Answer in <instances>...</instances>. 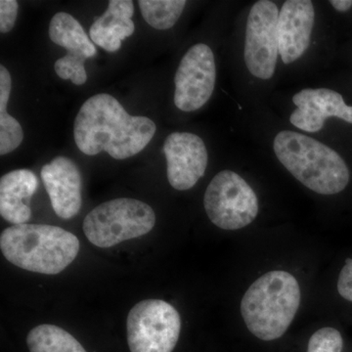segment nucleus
I'll return each mask as SVG.
<instances>
[{
    "instance_id": "f257e3e1",
    "label": "nucleus",
    "mask_w": 352,
    "mask_h": 352,
    "mask_svg": "<svg viewBox=\"0 0 352 352\" xmlns=\"http://www.w3.org/2000/svg\"><path fill=\"white\" fill-rule=\"evenodd\" d=\"M280 1L256 0L239 11L236 21V68L239 89L261 103L280 80L277 24Z\"/></svg>"
},
{
    "instance_id": "f03ea898",
    "label": "nucleus",
    "mask_w": 352,
    "mask_h": 352,
    "mask_svg": "<svg viewBox=\"0 0 352 352\" xmlns=\"http://www.w3.org/2000/svg\"><path fill=\"white\" fill-rule=\"evenodd\" d=\"M156 131L151 119L129 115L115 97L106 94L88 98L74 124V138L80 152L95 156L105 151L116 160L138 155Z\"/></svg>"
},
{
    "instance_id": "7ed1b4c3",
    "label": "nucleus",
    "mask_w": 352,
    "mask_h": 352,
    "mask_svg": "<svg viewBox=\"0 0 352 352\" xmlns=\"http://www.w3.org/2000/svg\"><path fill=\"white\" fill-rule=\"evenodd\" d=\"M268 144L278 163L310 191L332 196L349 185L346 162L321 138L282 126L271 132Z\"/></svg>"
},
{
    "instance_id": "20e7f679",
    "label": "nucleus",
    "mask_w": 352,
    "mask_h": 352,
    "mask_svg": "<svg viewBox=\"0 0 352 352\" xmlns=\"http://www.w3.org/2000/svg\"><path fill=\"white\" fill-rule=\"evenodd\" d=\"M80 247L73 233L48 224H18L0 235V250L9 263L41 274L62 272L75 261Z\"/></svg>"
},
{
    "instance_id": "39448f33",
    "label": "nucleus",
    "mask_w": 352,
    "mask_h": 352,
    "mask_svg": "<svg viewBox=\"0 0 352 352\" xmlns=\"http://www.w3.org/2000/svg\"><path fill=\"white\" fill-rule=\"evenodd\" d=\"M322 25L320 2L280 1L277 24L280 80L300 78L320 69Z\"/></svg>"
},
{
    "instance_id": "423d86ee",
    "label": "nucleus",
    "mask_w": 352,
    "mask_h": 352,
    "mask_svg": "<svg viewBox=\"0 0 352 352\" xmlns=\"http://www.w3.org/2000/svg\"><path fill=\"white\" fill-rule=\"evenodd\" d=\"M300 298V285L291 273L270 271L245 292L241 314L250 332L259 340H277L295 318Z\"/></svg>"
},
{
    "instance_id": "0eeeda50",
    "label": "nucleus",
    "mask_w": 352,
    "mask_h": 352,
    "mask_svg": "<svg viewBox=\"0 0 352 352\" xmlns=\"http://www.w3.org/2000/svg\"><path fill=\"white\" fill-rule=\"evenodd\" d=\"M156 214L144 201L120 198L94 208L83 220V232L91 244L111 248L146 235L154 228Z\"/></svg>"
},
{
    "instance_id": "6e6552de",
    "label": "nucleus",
    "mask_w": 352,
    "mask_h": 352,
    "mask_svg": "<svg viewBox=\"0 0 352 352\" xmlns=\"http://www.w3.org/2000/svg\"><path fill=\"white\" fill-rule=\"evenodd\" d=\"M204 207L215 226L223 230H240L256 220L259 201L256 191L240 173L223 170L208 185Z\"/></svg>"
},
{
    "instance_id": "1a4fd4ad",
    "label": "nucleus",
    "mask_w": 352,
    "mask_h": 352,
    "mask_svg": "<svg viewBox=\"0 0 352 352\" xmlns=\"http://www.w3.org/2000/svg\"><path fill=\"white\" fill-rule=\"evenodd\" d=\"M126 330L131 352H173L179 339L182 318L170 303L142 300L129 311Z\"/></svg>"
},
{
    "instance_id": "9d476101",
    "label": "nucleus",
    "mask_w": 352,
    "mask_h": 352,
    "mask_svg": "<svg viewBox=\"0 0 352 352\" xmlns=\"http://www.w3.org/2000/svg\"><path fill=\"white\" fill-rule=\"evenodd\" d=\"M287 126L320 138L331 120L352 124V106L340 92L327 87H305L289 98Z\"/></svg>"
},
{
    "instance_id": "9b49d317",
    "label": "nucleus",
    "mask_w": 352,
    "mask_h": 352,
    "mask_svg": "<svg viewBox=\"0 0 352 352\" xmlns=\"http://www.w3.org/2000/svg\"><path fill=\"white\" fill-rule=\"evenodd\" d=\"M217 66L208 43H194L184 53L175 75L173 103L183 113H194L207 105L217 87Z\"/></svg>"
},
{
    "instance_id": "f8f14e48",
    "label": "nucleus",
    "mask_w": 352,
    "mask_h": 352,
    "mask_svg": "<svg viewBox=\"0 0 352 352\" xmlns=\"http://www.w3.org/2000/svg\"><path fill=\"white\" fill-rule=\"evenodd\" d=\"M166 175L170 186L177 191L193 188L205 175L208 151L204 139L189 131H175L164 140Z\"/></svg>"
},
{
    "instance_id": "ddd939ff",
    "label": "nucleus",
    "mask_w": 352,
    "mask_h": 352,
    "mask_svg": "<svg viewBox=\"0 0 352 352\" xmlns=\"http://www.w3.org/2000/svg\"><path fill=\"white\" fill-rule=\"evenodd\" d=\"M50 38L53 43L68 50L66 56L55 62L57 76L76 85H85L87 80L85 62L96 56L97 50L82 25L71 14L58 12L50 21Z\"/></svg>"
},
{
    "instance_id": "4468645a",
    "label": "nucleus",
    "mask_w": 352,
    "mask_h": 352,
    "mask_svg": "<svg viewBox=\"0 0 352 352\" xmlns=\"http://www.w3.org/2000/svg\"><path fill=\"white\" fill-rule=\"evenodd\" d=\"M41 175L55 214L63 219L76 217L82 208V178L75 162L67 157H55L44 164Z\"/></svg>"
},
{
    "instance_id": "2eb2a0df",
    "label": "nucleus",
    "mask_w": 352,
    "mask_h": 352,
    "mask_svg": "<svg viewBox=\"0 0 352 352\" xmlns=\"http://www.w3.org/2000/svg\"><path fill=\"white\" fill-rule=\"evenodd\" d=\"M38 187L36 175L29 170H15L0 179V214L14 226L31 219L30 201Z\"/></svg>"
},
{
    "instance_id": "dca6fc26",
    "label": "nucleus",
    "mask_w": 352,
    "mask_h": 352,
    "mask_svg": "<svg viewBox=\"0 0 352 352\" xmlns=\"http://www.w3.org/2000/svg\"><path fill=\"white\" fill-rule=\"evenodd\" d=\"M134 13L131 0H111L105 13L94 21L89 30L92 43L108 52H116L124 38L132 36L135 25L131 20Z\"/></svg>"
},
{
    "instance_id": "f3484780",
    "label": "nucleus",
    "mask_w": 352,
    "mask_h": 352,
    "mask_svg": "<svg viewBox=\"0 0 352 352\" xmlns=\"http://www.w3.org/2000/svg\"><path fill=\"white\" fill-rule=\"evenodd\" d=\"M12 89V80L8 69L0 66V155L17 149L24 139L20 122L7 113V104Z\"/></svg>"
},
{
    "instance_id": "a211bd4d",
    "label": "nucleus",
    "mask_w": 352,
    "mask_h": 352,
    "mask_svg": "<svg viewBox=\"0 0 352 352\" xmlns=\"http://www.w3.org/2000/svg\"><path fill=\"white\" fill-rule=\"evenodd\" d=\"M27 344L30 352H87L71 333L48 324L32 329Z\"/></svg>"
},
{
    "instance_id": "6ab92c4d",
    "label": "nucleus",
    "mask_w": 352,
    "mask_h": 352,
    "mask_svg": "<svg viewBox=\"0 0 352 352\" xmlns=\"http://www.w3.org/2000/svg\"><path fill=\"white\" fill-rule=\"evenodd\" d=\"M139 8L145 22L159 31H166L177 24L187 6L185 0H139Z\"/></svg>"
},
{
    "instance_id": "aec40b11",
    "label": "nucleus",
    "mask_w": 352,
    "mask_h": 352,
    "mask_svg": "<svg viewBox=\"0 0 352 352\" xmlns=\"http://www.w3.org/2000/svg\"><path fill=\"white\" fill-rule=\"evenodd\" d=\"M344 340L339 331L332 327L315 332L308 342L307 352H342Z\"/></svg>"
},
{
    "instance_id": "412c9836",
    "label": "nucleus",
    "mask_w": 352,
    "mask_h": 352,
    "mask_svg": "<svg viewBox=\"0 0 352 352\" xmlns=\"http://www.w3.org/2000/svg\"><path fill=\"white\" fill-rule=\"evenodd\" d=\"M19 4L16 0L0 1V32L7 34L13 29L17 20Z\"/></svg>"
},
{
    "instance_id": "4be33fe9",
    "label": "nucleus",
    "mask_w": 352,
    "mask_h": 352,
    "mask_svg": "<svg viewBox=\"0 0 352 352\" xmlns=\"http://www.w3.org/2000/svg\"><path fill=\"white\" fill-rule=\"evenodd\" d=\"M338 291L342 298L352 302V258H347L340 271Z\"/></svg>"
},
{
    "instance_id": "5701e85b",
    "label": "nucleus",
    "mask_w": 352,
    "mask_h": 352,
    "mask_svg": "<svg viewBox=\"0 0 352 352\" xmlns=\"http://www.w3.org/2000/svg\"><path fill=\"white\" fill-rule=\"evenodd\" d=\"M327 4L339 13L349 12L352 8V0H330Z\"/></svg>"
}]
</instances>
